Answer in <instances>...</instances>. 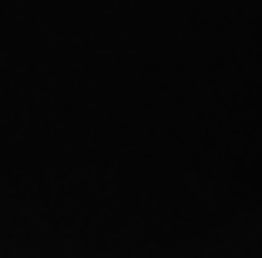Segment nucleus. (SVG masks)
Returning a JSON list of instances; mask_svg holds the SVG:
<instances>
[]
</instances>
